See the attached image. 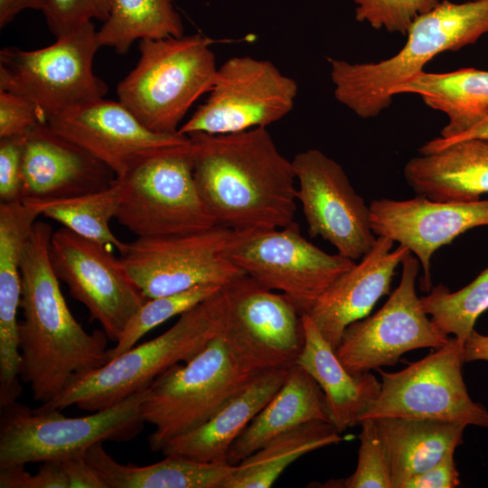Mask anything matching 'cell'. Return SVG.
<instances>
[{"instance_id": "1", "label": "cell", "mask_w": 488, "mask_h": 488, "mask_svg": "<svg viewBox=\"0 0 488 488\" xmlns=\"http://www.w3.org/2000/svg\"><path fill=\"white\" fill-rule=\"evenodd\" d=\"M198 192L216 224L235 230H270L294 221L296 173L266 127L211 135L192 133Z\"/></svg>"}, {"instance_id": "2", "label": "cell", "mask_w": 488, "mask_h": 488, "mask_svg": "<svg viewBox=\"0 0 488 488\" xmlns=\"http://www.w3.org/2000/svg\"><path fill=\"white\" fill-rule=\"evenodd\" d=\"M52 233L49 223L35 221L21 264L20 378L42 404L109 361L103 330L86 332L62 296L50 260Z\"/></svg>"}, {"instance_id": "3", "label": "cell", "mask_w": 488, "mask_h": 488, "mask_svg": "<svg viewBox=\"0 0 488 488\" xmlns=\"http://www.w3.org/2000/svg\"><path fill=\"white\" fill-rule=\"evenodd\" d=\"M488 33V0L440 1L418 15L407 42L392 57L377 62L330 60L337 101L361 118L378 116L392 102V89L412 80L435 56L473 44Z\"/></svg>"}, {"instance_id": "4", "label": "cell", "mask_w": 488, "mask_h": 488, "mask_svg": "<svg viewBox=\"0 0 488 488\" xmlns=\"http://www.w3.org/2000/svg\"><path fill=\"white\" fill-rule=\"evenodd\" d=\"M226 300L222 288L180 314L177 322L156 338L134 346L101 368L69 386L43 410L70 406L89 412L112 407L143 390L180 361L185 363L201 352L225 329Z\"/></svg>"}, {"instance_id": "5", "label": "cell", "mask_w": 488, "mask_h": 488, "mask_svg": "<svg viewBox=\"0 0 488 488\" xmlns=\"http://www.w3.org/2000/svg\"><path fill=\"white\" fill-rule=\"evenodd\" d=\"M224 332V331H223ZM223 332L184 365L172 366L148 386L142 403L152 451L211 418L263 371L236 351Z\"/></svg>"}, {"instance_id": "6", "label": "cell", "mask_w": 488, "mask_h": 488, "mask_svg": "<svg viewBox=\"0 0 488 488\" xmlns=\"http://www.w3.org/2000/svg\"><path fill=\"white\" fill-rule=\"evenodd\" d=\"M211 43L201 34L140 40L139 60L117 85L118 101L148 129L177 133L213 85L218 68Z\"/></svg>"}, {"instance_id": "7", "label": "cell", "mask_w": 488, "mask_h": 488, "mask_svg": "<svg viewBox=\"0 0 488 488\" xmlns=\"http://www.w3.org/2000/svg\"><path fill=\"white\" fill-rule=\"evenodd\" d=\"M147 388L108 408L80 418L59 409H31L14 402L1 408L0 468L83 456L99 442H126L141 432Z\"/></svg>"}, {"instance_id": "8", "label": "cell", "mask_w": 488, "mask_h": 488, "mask_svg": "<svg viewBox=\"0 0 488 488\" xmlns=\"http://www.w3.org/2000/svg\"><path fill=\"white\" fill-rule=\"evenodd\" d=\"M251 231L216 225L187 234L137 238L126 243L119 258L149 299L201 285L223 287L245 275L230 253Z\"/></svg>"}, {"instance_id": "9", "label": "cell", "mask_w": 488, "mask_h": 488, "mask_svg": "<svg viewBox=\"0 0 488 488\" xmlns=\"http://www.w3.org/2000/svg\"><path fill=\"white\" fill-rule=\"evenodd\" d=\"M99 48L92 22L42 49L5 47L0 51V89L31 99L47 117L102 99L108 86L93 72Z\"/></svg>"}, {"instance_id": "10", "label": "cell", "mask_w": 488, "mask_h": 488, "mask_svg": "<svg viewBox=\"0 0 488 488\" xmlns=\"http://www.w3.org/2000/svg\"><path fill=\"white\" fill-rule=\"evenodd\" d=\"M192 142L152 158L123 177L115 219L137 238L187 234L216 226L195 183Z\"/></svg>"}, {"instance_id": "11", "label": "cell", "mask_w": 488, "mask_h": 488, "mask_svg": "<svg viewBox=\"0 0 488 488\" xmlns=\"http://www.w3.org/2000/svg\"><path fill=\"white\" fill-rule=\"evenodd\" d=\"M464 343L455 337L397 372L377 369L378 397L360 418L405 417L488 427V410L469 396L464 378Z\"/></svg>"}, {"instance_id": "12", "label": "cell", "mask_w": 488, "mask_h": 488, "mask_svg": "<svg viewBox=\"0 0 488 488\" xmlns=\"http://www.w3.org/2000/svg\"><path fill=\"white\" fill-rule=\"evenodd\" d=\"M208 99L178 132L237 133L267 127L294 108L297 84L271 61L233 57L218 68Z\"/></svg>"}, {"instance_id": "13", "label": "cell", "mask_w": 488, "mask_h": 488, "mask_svg": "<svg viewBox=\"0 0 488 488\" xmlns=\"http://www.w3.org/2000/svg\"><path fill=\"white\" fill-rule=\"evenodd\" d=\"M399 286L371 316L353 322L344 330L335 353L352 374L396 364L408 351L439 348L449 341L425 312L416 293L420 263L404 258Z\"/></svg>"}, {"instance_id": "14", "label": "cell", "mask_w": 488, "mask_h": 488, "mask_svg": "<svg viewBox=\"0 0 488 488\" xmlns=\"http://www.w3.org/2000/svg\"><path fill=\"white\" fill-rule=\"evenodd\" d=\"M230 258L246 275L286 295L301 315L355 264L308 241L295 221L280 229L251 231L230 251Z\"/></svg>"}, {"instance_id": "15", "label": "cell", "mask_w": 488, "mask_h": 488, "mask_svg": "<svg viewBox=\"0 0 488 488\" xmlns=\"http://www.w3.org/2000/svg\"><path fill=\"white\" fill-rule=\"evenodd\" d=\"M50 260L59 280L83 304L108 339L117 343L132 316L149 299L108 246L65 227L53 231Z\"/></svg>"}, {"instance_id": "16", "label": "cell", "mask_w": 488, "mask_h": 488, "mask_svg": "<svg viewBox=\"0 0 488 488\" xmlns=\"http://www.w3.org/2000/svg\"><path fill=\"white\" fill-rule=\"evenodd\" d=\"M227 317L224 335L259 371L296 364L305 343L302 315L283 293L248 275L222 287Z\"/></svg>"}, {"instance_id": "17", "label": "cell", "mask_w": 488, "mask_h": 488, "mask_svg": "<svg viewBox=\"0 0 488 488\" xmlns=\"http://www.w3.org/2000/svg\"><path fill=\"white\" fill-rule=\"evenodd\" d=\"M46 123L107 164L117 178L147 160L192 145L187 135L148 129L120 101L104 98L49 115Z\"/></svg>"}, {"instance_id": "18", "label": "cell", "mask_w": 488, "mask_h": 488, "mask_svg": "<svg viewBox=\"0 0 488 488\" xmlns=\"http://www.w3.org/2000/svg\"><path fill=\"white\" fill-rule=\"evenodd\" d=\"M298 182L296 199L310 237H321L338 254L361 259L377 237L371 225L370 207L343 167L318 149L298 153L292 161Z\"/></svg>"}, {"instance_id": "19", "label": "cell", "mask_w": 488, "mask_h": 488, "mask_svg": "<svg viewBox=\"0 0 488 488\" xmlns=\"http://www.w3.org/2000/svg\"><path fill=\"white\" fill-rule=\"evenodd\" d=\"M376 237L383 236L409 249L423 269L420 288H432L431 258L441 247L475 227L488 226V200L437 202L423 195L408 200L387 198L369 205Z\"/></svg>"}, {"instance_id": "20", "label": "cell", "mask_w": 488, "mask_h": 488, "mask_svg": "<svg viewBox=\"0 0 488 488\" xmlns=\"http://www.w3.org/2000/svg\"><path fill=\"white\" fill-rule=\"evenodd\" d=\"M22 201H53L110 187L117 176L89 152L66 139L47 123L25 135Z\"/></svg>"}, {"instance_id": "21", "label": "cell", "mask_w": 488, "mask_h": 488, "mask_svg": "<svg viewBox=\"0 0 488 488\" xmlns=\"http://www.w3.org/2000/svg\"><path fill=\"white\" fill-rule=\"evenodd\" d=\"M394 241L377 237L372 248L339 276L306 314L335 351L348 325L367 317L378 300L389 294L396 268L410 253Z\"/></svg>"}, {"instance_id": "22", "label": "cell", "mask_w": 488, "mask_h": 488, "mask_svg": "<svg viewBox=\"0 0 488 488\" xmlns=\"http://www.w3.org/2000/svg\"><path fill=\"white\" fill-rule=\"evenodd\" d=\"M404 178L417 195L437 202H473L488 193V139L468 138L410 158Z\"/></svg>"}, {"instance_id": "23", "label": "cell", "mask_w": 488, "mask_h": 488, "mask_svg": "<svg viewBox=\"0 0 488 488\" xmlns=\"http://www.w3.org/2000/svg\"><path fill=\"white\" fill-rule=\"evenodd\" d=\"M289 368L260 373L239 396L199 427L167 441L161 453L205 463H227L230 447L287 378ZM228 464V463H227Z\"/></svg>"}, {"instance_id": "24", "label": "cell", "mask_w": 488, "mask_h": 488, "mask_svg": "<svg viewBox=\"0 0 488 488\" xmlns=\"http://www.w3.org/2000/svg\"><path fill=\"white\" fill-rule=\"evenodd\" d=\"M305 343L296 364L305 370L324 391L331 423L342 433L360 424V418L378 397L381 382L369 371L350 373L315 324L302 315Z\"/></svg>"}, {"instance_id": "25", "label": "cell", "mask_w": 488, "mask_h": 488, "mask_svg": "<svg viewBox=\"0 0 488 488\" xmlns=\"http://www.w3.org/2000/svg\"><path fill=\"white\" fill-rule=\"evenodd\" d=\"M313 420L331 422L326 398L313 377L295 364L278 391L235 439L227 463L236 465L277 435Z\"/></svg>"}, {"instance_id": "26", "label": "cell", "mask_w": 488, "mask_h": 488, "mask_svg": "<svg viewBox=\"0 0 488 488\" xmlns=\"http://www.w3.org/2000/svg\"><path fill=\"white\" fill-rule=\"evenodd\" d=\"M393 488L437 463L463 443L465 425L429 418L386 417L374 419Z\"/></svg>"}, {"instance_id": "27", "label": "cell", "mask_w": 488, "mask_h": 488, "mask_svg": "<svg viewBox=\"0 0 488 488\" xmlns=\"http://www.w3.org/2000/svg\"><path fill=\"white\" fill-rule=\"evenodd\" d=\"M83 456L108 488H223L234 468L227 463L199 462L179 455H166L145 466L123 465L108 454L103 442L94 444Z\"/></svg>"}, {"instance_id": "28", "label": "cell", "mask_w": 488, "mask_h": 488, "mask_svg": "<svg viewBox=\"0 0 488 488\" xmlns=\"http://www.w3.org/2000/svg\"><path fill=\"white\" fill-rule=\"evenodd\" d=\"M403 93L420 96L427 106L447 117L448 122L438 137L448 140L471 128L488 113V70H423L391 91L392 96Z\"/></svg>"}, {"instance_id": "29", "label": "cell", "mask_w": 488, "mask_h": 488, "mask_svg": "<svg viewBox=\"0 0 488 488\" xmlns=\"http://www.w3.org/2000/svg\"><path fill=\"white\" fill-rule=\"evenodd\" d=\"M39 211L23 202H0V358H20L17 312L22 298L21 264Z\"/></svg>"}, {"instance_id": "30", "label": "cell", "mask_w": 488, "mask_h": 488, "mask_svg": "<svg viewBox=\"0 0 488 488\" xmlns=\"http://www.w3.org/2000/svg\"><path fill=\"white\" fill-rule=\"evenodd\" d=\"M328 421L313 420L273 437L234 465L223 488H268L292 463L314 450L343 441Z\"/></svg>"}, {"instance_id": "31", "label": "cell", "mask_w": 488, "mask_h": 488, "mask_svg": "<svg viewBox=\"0 0 488 488\" xmlns=\"http://www.w3.org/2000/svg\"><path fill=\"white\" fill-rule=\"evenodd\" d=\"M183 35L172 0H111L108 17L97 31L99 46L119 54L127 53L136 40Z\"/></svg>"}, {"instance_id": "32", "label": "cell", "mask_w": 488, "mask_h": 488, "mask_svg": "<svg viewBox=\"0 0 488 488\" xmlns=\"http://www.w3.org/2000/svg\"><path fill=\"white\" fill-rule=\"evenodd\" d=\"M120 191L116 178L110 187L100 192L53 201L23 202L35 207L40 215L58 221L84 238L113 246L121 253L126 242L118 239L108 225L117 213Z\"/></svg>"}, {"instance_id": "33", "label": "cell", "mask_w": 488, "mask_h": 488, "mask_svg": "<svg viewBox=\"0 0 488 488\" xmlns=\"http://www.w3.org/2000/svg\"><path fill=\"white\" fill-rule=\"evenodd\" d=\"M425 312L446 334L465 342L478 317L488 310V267L470 284L454 293L438 284L420 297Z\"/></svg>"}, {"instance_id": "34", "label": "cell", "mask_w": 488, "mask_h": 488, "mask_svg": "<svg viewBox=\"0 0 488 488\" xmlns=\"http://www.w3.org/2000/svg\"><path fill=\"white\" fill-rule=\"evenodd\" d=\"M221 288L216 285H201L179 293L148 299L132 316L116 345L108 349L109 361L134 347L152 329L192 308Z\"/></svg>"}, {"instance_id": "35", "label": "cell", "mask_w": 488, "mask_h": 488, "mask_svg": "<svg viewBox=\"0 0 488 488\" xmlns=\"http://www.w3.org/2000/svg\"><path fill=\"white\" fill-rule=\"evenodd\" d=\"M360 424V447L354 473L345 479L330 480L323 487L393 488L374 419H364Z\"/></svg>"}, {"instance_id": "36", "label": "cell", "mask_w": 488, "mask_h": 488, "mask_svg": "<svg viewBox=\"0 0 488 488\" xmlns=\"http://www.w3.org/2000/svg\"><path fill=\"white\" fill-rule=\"evenodd\" d=\"M355 18L374 29L406 34L413 21L440 0H353Z\"/></svg>"}, {"instance_id": "37", "label": "cell", "mask_w": 488, "mask_h": 488, "mask_svg": "<svg viewBox=\"0 0 488 488\" xmlns=\"http://www.w3.org/2000/svg\"><path fill=\"white\" fill-rule=\"evenodd\" d=\"M111 0H44L42 12L52 33L61 37L93 19L105 22Z\"/></svg>"}, {"instance_id": "38", "label": "cell", "mask_w": 488, "mask_h": 488, "mask_svg": "<svg viewBox=\"0 0 488 488\" xmlns=\"http://www.w3.org/2000/svg\"><path fill=\"white\" fill-rule=\"evenodd\" d=\"M47 122L46 113L31 99L0 89V138L24 136Z\"/></svg>"}, {"instance_id": "39", "label": "cell", "mask_w": 488, "mask_h": 488, "mask_svg": "<svg viewBox=\"0 0 488 488\" xmlns=\"http://www.w3.org/2000/svg\"><path fill=\"white\" fill-rule=\"evenodd\" d=\"M24 136L0 138V200L22 201Z\"/></svg>"}, {"instance_id": "40", "label": "cell", "mask_w": 488, "mask_h": 488, "mask_svg": "<svg viewBox=\"0 0 488 488\" xmlns=\"http://www.w3.org/2000/svg\"><path fill=\"white\" fill-rule=\"evenodd\" d=\"M447 452L437 463L407 480L401 488H454L460 484L454 454Z\"/></svg>"}, {"instance_id": "41", "label": "cell", "mask_w": 488, "mask_h": 488, "mask_svg": "<svg viewBox=\"0 0 488 488\" xmlns=\"http://www.w3.org/2000/svg\"><path fill=\"white\" fill-rule=\"evenodd\" d=\"M69 488H108L107 484L84 456L61 461Z\"/></svg>"}, {"instance_id": "42", "label": "cell", "mask_w": 488, "mask_h": 488, "mask_svg": "<svg viewBox=\"0 0 488 488\" xmlns=\"http://www.w3.org/2000/svg\"><path fill=\"white\" fill-rule=\"evenodd\" d=\"M31 488H69V482L61 461L43 462L32 475Z\"/></svg>"}, {"instance_id": "43", "label": "cell", "mask_w": 488, "mask_h": 488, "mask_svg": "<svg viewBox=\"0 0 488 488\" xmlns=\"http://www.w3.org/2000/svg\"><path fill=\"white\" fill-rule=\"evenodd\" d=\"M468 138H486L488 139V113L474 126L464 132L463 134L448 140H442L436 137L425 143L419 149L418 153L425 155L433 153L441 147L464 139Z\"/></svg>"}, {"instance_id": "44", "label": "cell", "mask_w": 488, "mask_h": 488, "mask_svg": "<svg viewBox=\"0 0 488 488\" xmlns=\"http://www.w3.org/2000/svg\"><path fill=\"white\" fill-rule=\"evenodd\" d=\"M44 0H0V27L6 26L22 11L43 8Z\"/></svg>"}, {"instance_id": "45", "label": "cell", "mask_w": 488, "mask_h": 488, "mask_svg": "<svg viewBox=\"0 0 488 488\" xmlns=\"http://www.w3.org/2000/svg\"><path fill=\"white\" fill-rule=\"evenodd\" d=\"M464 361H488V335L481 334L474 329L470 333L464 342Z\"/></svg>"}, {"instance_id": "46", "label": "cell", "mask_w": 488, "mask_h": 488, "mask_svg": "<svg viewBox=\"0 0 488 488\" xmlns=\"http://www.w3.org/2000/svg\"><path fill=\"white\" fill-rule=\"evenodd\" d=\"M32 474L23 465L0 468V488H31Z\"/></svg>"}, {"instance_id": "47", "label": "cell", "mask_w": 488, "mask_h": 488, "mask_svg": "<svg viewBox=\"0 0 488 488\" xmlns=\"http://www.w3.org/2000/svg\"><path fill=\"white\" fill-rule=\"evenodd\" d=\"M488 34V33H487Z\"/></svg>"}]
</instances>
